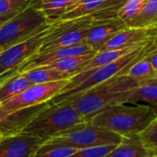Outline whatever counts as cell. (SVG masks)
Instances as JSON below:
<instances>
[{
	"mask_svg": "<svg viewBox=\"0 0 157 157\" xmlns=\"http://www.w3.org/2000/svg\"><path fill=\"white\" fill-rule=\"evenodd\" d=\"M157 119L156 109L149 105L116 103L105 107L88 121L121 136L136 135Z\"/></svg>",
	"mask_w": 157,
	"mask_h": 157,
	"instance_id": "1",
	"label": "cell"
},
{
	"mask_svg": "<svg viewBox=\"0 0 157 157\" xmlns=\"http://www.w3.org/2000/svg\"><path fill=\"white\" fill-rule=\"evenodd\" d=\"M138 85L137 81L127 75H117L84 92L65 98L61 101L69 103L88 121L91 117L105 107L121 103L125 93Z\"/></svg>",
	"mask_w": 157,
	"mask_h": 157,
	"instance_id": "2",
	"label": "cell"
},
{
	"mask_svg": "<svg viewBox=\"0 0 157 157\" xmlns=\"http://www.w3.org/2000/svg\"><path fill=\"white\" fill-rule=\"evenodd\" d=\"M155 42H156V40H154L144 46L138 47L111 63L75 75L68 80L67 84L60 93L48 101L49 105L58 103L65 98L84 92L114 76L126 75L129 68L142 59L145 55L149 47Z\"/></svg>",
	"mask_w": 157,
	"mask_h": 157,
	"instance_id": "3",
	"label": "cell"
},
{
	"mask_svg": "<svg viewBox=\"0 0 157 157\" xmlns=\"http://www.w3.org/2000/svg\"><path fill=\"white\" fill-rule=\"evenodd\" d=\"M85 118L69 103L61 101L48 105L32 118L20 131L40 139L43 143L79 123Z\"/></svg>",
	"mask_w": 157,
	"mask_h": 157,
	"instance_id": "4",
	"label": "cell"
},
{
	"mask_svg": "<svg viewBox=\"0 0 157 157\" xmlns=\"http://www.w3.org/2000/svg\"><path fill=\"white\" fill-rule=\"evenodd\" d=\"M122 136L104 128L96 126L90 121L75 125L51 138L43 144L65 146L75 149H85L97 146L118 144Z\"/></svg>",
	"mask_w": 157,
	"mask_h": 157,
	"instance_id": "5",
	"label": "cell"
},
{
	"mask_svg": "<svg viewBox=\"0 0 157 157\" xmlns=\"http://www.w3.org/2000/svg\"><path fill=\"white\" fill-rule=\"evenodd\" d=\"M50 25L34 0L31 5L12 17L0 28V52Z\"/></svg>",
	"mask_w": 157,
	"mask_h": 157,
	"instance_id": "6",
	"label": "cell"
},
{
	"mask_svg": "<svg viewBox=\"0 0 157 157\" xmlns=\"http://www.w3.org/2000/svg\"><path fill=\"white\" fill-rule=\"evenodd\" d=\"M96 20L95 15L92 14L77 18L55 21L51 25L37 53L84 43L89 28Z\"/></svg>",
	"mask_w": 157,
	"mask_h": 157,
	"instance_id": "7",
	"label": "cell"
},
{
	"mask_svg": "<svg viewBox=\"0 0 157 157\" xmlns=\"http://www.w3.org/2000/svg\"><path fill=\"white\" fill-rule=\"evenodd\" d=\"M51 25L33 36L0 52V85L16 75L19 67L38 52Z\"/></svg>",
	"mask_w": 157,
	"mask_h": 157,
	"instance_id": "8",
	"label": "cell"
},
{
	"mask_svg": "<svg viewBox=\"0 0 157 157\" xmlns=\"http://www.w3.org/2000/svg\"><path fill=\"white\" fill-rule=\"evenodd\" d=\"M67 82L68 80H60L44 84L31 85L20 94L1 103L0 107L6 112H12L48 102L60 93Z\"/></svg>",
	"mask_w": 157,
	"mask_h": 157,
	"instance_id": "9",
	"label": "cell"
},
{
	"mask_svg": "<svg viewBox=\"0 0 157 157\" xmlns=\"http://www.w3.org/2000/svg\"><path fill=\"white\" fill-rule=\"evenodd\" d=\"M157 26L146 28H124L117 32L101 49V51L120 50L129 47L143 46L156 40Z\"/></svg>",
	"mask_w": 157,
	"mask_h": 157,
	"instance_id": "10",
	"label": "cell"
},
{
	"mask_svg": "<svg viewBox=\"0 0 157 157\" xmlns=\"http://www.w3.org/2000/svg\"><path fill=\"white\" fill-rule=\"evenodd\" d=\"M43 142L32 135L17 132L0 139V157H34Z\"/></svg>",
	"mask_w": 157,
	"mask_h": 157,
	"instance_id": "11",
	"label": "cell"
},
{
	"mask_svg": "<svg viewBox=\"0 0 157 157\" xmlns=\"http://www.w3.org/2000/svg\"><path fill=\"white\" fill-rule=\"evenodd\" d=\"M94 53L97 52L90 46L85 43L68 46V47H63L46 52L35 53L19 67V69L17 71L16 74H22L30 69L46 65L58 59L70 57V56L86 55V54H94Z\"/></svg>",
	"mask_w": 157,
	"mask_h": 157,
	"instance_id": "12",
	"label": "cell"
},
{
	"mask_svg": "<svg viewBox=\"0 0 157 157\" xmlns=\"http://www.w3.org/2000/svg\"><path fill=\"white\" fill-rule=\"evenodd\" d=\"M124 28H126L125 23L118 17L96 20L89 28L84 43L98 52L117 32Z\"/></svg>",
	"mask_w": 157,
	"mask_h": 157,
	"instance_id": "13",
	"label": "cell"
},
{
	"mask_svg": "<svg viewBox=\"0 0 157 157\" xmlns=\"http://www.w3.org/2000/svg\"><path fill=\"white\" fill-rule=\"evenodd\" d=\"M48 105L49 103L45 102L12 112H6L0 107V135L20 132L22 128Z\"/></svg>",
	"mask_w": 157,
	"mask_h": 157,
	"instance_id": "14",
	"label": "cell"
},
{
	"mask_svg": "<svg viewBox=\"0 0 157 157\" xmlns=\"http://www.w3.org/2000/svg\"><path fill=\"white\" fill-rule=\"evenodd\" d=\"M105 157H157V152L145 147L136 134L122 136L121 143Z\"/></svg>",
	"mask_w": 157,
	"mask_h": 157,
	"instance_id": "15",
	"label": "cell"
},
{
	"mask_svg": "<svg viewBox=\"0 0 157 157\" xmlns=\"http://www.w3.org/2000/svg\"><path fill=\"white\" fill-rule=\"evenodd\" d=\"M146 102L149 106L156 109L157 106V79L143 83L125 93L122 102L126 104H135Z\"/></svg>",
	"mask_w": 157,
	"mask_h": 157,
	"instance_id": "16",
	"label": "cell"
},
{
	"mask_svg": "<svg viewBox=\"0 0 157 157\" xmlns=\"http://www.w3.org/2000/svg\"><path fill=\"white\" fill-rule=\"evenodd\" d=\"M22 75L29 80L31 85L44 84L60 80H69L73 76L69 74L45 66L30 69L22 73Z\"/></svg>",
	"mask_w": 157,
	"mask_h": 157,
	"instance_id": "17",
	"label": "cell"
},
{
	"mask_svg": "<svg viewBox=\"0 0 157 157\" xmlns=\"http://www.w3.org/2000/svg\"><path fill=\"white\" fill-rule=\"evenodd\" d=\"M138 47H141V46H138ZM138 47H129V48H124V49H120V50H108V51L98 52L78 73L88 71L94 68H98V67L111 63L114 61L118 60L119 58L122 57L123 55L137 49Z\"/></svg>",
	"mask_w": 157,
	"mask_h": 157,
	"instance_id": "18",
	"label": "cell"
},
{
	"mask_svg": "<svg viewBox=\"0 0 157 157\" xmlns=\"http://www.w3.org/2000/svg\"><path fill=\"white\" fill-rule=\"evenodd\" d=\"M106 0H79L71 6L61 17L59 20H66L92 15L103 8Z\"/></svg>",
	"mask_w": 157,
	"mask_h": 157,
	"instance_id": "19",
	"label": "cell"
},
{
	"mask_svg": "<svg viewBox=\"0 0 157 157\" xmlns=\"http://www.w3.org/2000/svg\"><path fill=\"white\" fill-rule=\"evenodd\" d=\"M94 54H86V55H78V56H70L62 59H58L53 61L46 65L45 67H50L56 69L58 71L69 74L71 75H76L84 66L85 64L95 55Z\"/></svg>",
	"mask_w": 157,
	"mask_h": 157,
	"instance_id": "20",
	"label": "cell"
},
{
	"mask_svg": "<svg viewBox=\"0 0 157 157\" xmlns=\"http://www.w3.org/2000/svg\"><path fill=\"white\" fill-rule=\"evenodd\" d=\"M124 23L128 28L157 26V0H149L146 6L136 16Z\"/></svg>",
	"mask_w": 157,
	"mask_h": 157,
	"instance_id": "21",
	"label": "cell"
},
{
	"mask_svg": "<svg viewBox=\"0 0 157 157\" xmlns=\"http://www.w3.org/2000/svg\"><path fill=\"white\" fill-rule=\"evenodd\" d=\"M31 84L22 74H16L0 85V104L20 94Z\"/></svg>",
	"mask_w": 157,
	"mask_h": 157,
	"instance_id": "22",
	"label": "cell"
},
{
	"mask_svg": "<svg viewBox=\"0 0 157 157\" xmlns=\"http://www.w3.org/2000/svg\"><path fill=\"white\" fill-rule=\"evenodd\" d=\"M35 2L49 24L59 20L70 6V0H39V3L35 0Z\"/></svg>",
	"mask_w": 157,
	"mask_h": 157,
	"instance_id": "23",
	"label": "cell"
},
{
	"mask_svg": "<svg viewBox=\"0 0 157 157\" xmlns=\"http://www.w3.org/2000/svg\"><path fill=\"white\" fill-rule=\"evenodd\" d=\"M126 75L137 81L139 85L157 79V70L152 66L144 56L133 63L129 68Z\"/></svg>",
	"mask_w": 157,
	"mask_h": 157,
	"instance_id": "24",
	"label": "cell"
},
{
	"mask_svg": "<svg viewBox=\"0 0 157 157\" xmlns=\"http://www.w3.org/2000/svg\"><path fill=\"white\" fill-rule=\"evenodd\" d=\"M148 2L149 0H128L117 9L115 17L125 22L136 16Z\"/></svg>",
	"mask_w": 157,
	"mask_h": 157,
	"instance_id": "25",
	"label": "cell"
},
{
	"mask_svg": "<svg viewBox=\"0 0 157 157\" xmlns=\"http://www.w3.org/2000/svg\"><path fill=\"white\" fill-rule=\"evenodd\" d=\"M78 149L65 146H52L41 144L34 157H68L75 153Z\"/></svg>",
	"mask_w": 157,
	"mask_h": 157,
	"instance_id": "26",
	"label": "cell"
},
{
	"mask_svg": "<svg viewBox=\"0 0 157 157\" xmlns=\"http://www.w3.org/2000/svg\"><path fill=\"white\" fill-rule=\"evenodd\" d=\"M137 136L145 147L157 152V119L148 124Z\"/></svg>",
	"mask_w": 157,
	"mask_h": 157,
	"instance_id": "27",
	"label": "cell"
},
{
	"mask_svg": "<svg viewBox=\"0 0 157 157\" xmlns=\"http://www.w3.org/2000/svg\"><path fill=\"white\" fill-rule=\"evenodd\" d=\"M34 0H0V16L16 15L27 8Z\"/></svg>",
	"mask_w": 157,
	"mask_h": 157,
	"instance_id": "28",
	"label": "cell"
},
{
	"mask_svg": "<svg viewBox=\"0 0 157 157\" xmlns=\"http://www.w3.org/2000/svg\"><path fill=\"white\" fill-rule=\"evenodd\" d=\"M116 145L117 144H109V145L79 149L72 155L68 157H105L110 151H112L116 147Z\"/></svg>",
	"mask_w": 157,
	"mask_h": 157,
	"instance_id": "29",
	"label": "cell"
},
{
	"mask_svg": "<svg viewBox=\"0 0 157 157\" xmlns=\"http://www.w3.org/2000/svg\"><path fill=\"white\" fill-rule=\"evenodd\" d=\"M17 15V14H16ZM15 15H6V16H0V28L7 21L9 20L12 17H14Z\"/></svg>",
	"mask_w": 157,
	"mask_h": 157,
	"instance_id": "30",
	"label": "cell"
},
{
	"mask_svg": "<svg viewBox=\"0 0 157 157\" xmlns=\"http://www.w3.org/2000/svg\"><path fill=\"white\" fill-rule=\"evenodd\" d=\"M79 0H70V6H71L72 5H74L75 3H76V2H78Z\"/></svg>",
	"mask_w": 157,
	"mask_h": 157,
	"instance_id": "31",
	"label": "cell"
},
{
	"mask_svg": "<svg viewBox=\"0 0 157 157\" xmlns=\"http://www.w3.org/2000/svg\"><path fill=\"white\" fill-rule=\"evenodd\" d=\"M2 137H3V136H2V135H0V139H1V138H2Z\"/></svg>",
	"mask_w": 157,
	"mask_h": 157,
	"instance_id": "32",
	"label": "cell"
}]
</instances>
